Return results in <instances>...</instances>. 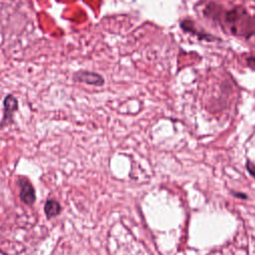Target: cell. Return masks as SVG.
<instances>
[{"instance_id":"3","label":"cell","mask_w":255,"mask_h":255,"mask_svg":"<svg viewBox=\"0 0 255 255\" xmlns=\"http://www.w3.org/2000/svg\"><path fill=\"white\" fill-rule=\"evenodd\" d=\"M4 107H5V116L9 117V115H12L13 112L17 109L16 99L12 96H8L4 100Z\"/></svg>"},{"instance_id":"4","label":"cell","mask_w":255,"mask_h":255,"mask_svg":"<svg viewBox=\"0 0 255 255\" xmlns=\"http://www.w3.org/2000/svg\"><path fill=\"white\" fill-rule=\"evenodd\" d=\"M49 209H51V212L49 213V215H50V214H52V215H53V214H57V213L54 211V209L59 212V205H58L57 203H55V202H49V203L47 204V206H46V211L49 210Z\"/></svg>"},{"instance_id":"5","label":"cell","mask_w":255,"mask_h":255,"mask_svg":"<svg viewBox=\"0 0 255 255\" xmlns=\"http://www.w3.org/2000/svg\"><path fill=\"white\" fill-rule=\"evenodd\" d=\"M246 63H247V65H248L251 69H254V70H255V53H253V54H251L249 57H247Z\"/></svg>"},{"instance_id":"2","label":"cell","mask_w":255,"mask_h":255,"mask_svg":"<svg viewBox=\"0 0 255 255\" xmlns=\"http://www.w3.org/2000/svg\"><path fill=\"white\" fill-rule=\"evenodd\" d=\"M75 79H77L80 82H84L89 85H95V86H101L104 84V79L102 76L91 73V72H82L80 74H77Z\"/></svg>"},{"instance_id":"1","label":"cell","mask_w":255,"mask_h":255,"mask_svg":"<svg viewBox=\"0 0 255 255\" xmlns=\"http://www.w3.org/2000/svg\"><path fill=\"white\" fill-rule=\"evenodd\" d=\"M224 22L230 31L241 37L255 34V19L250 17L242 8H234L225 14Z\"/></svg>"}]
</instances>
